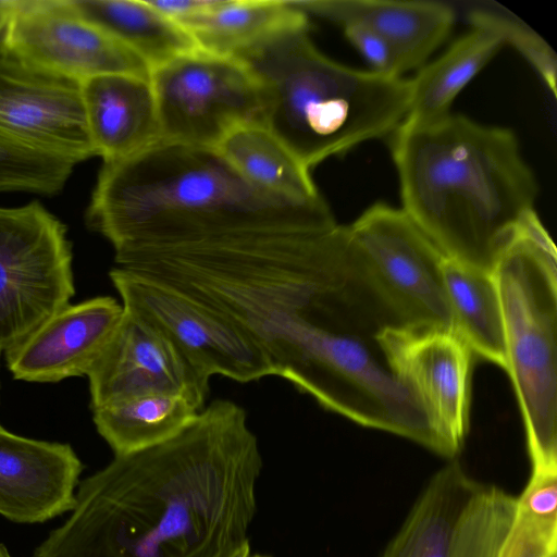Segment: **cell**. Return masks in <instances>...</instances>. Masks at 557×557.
<instances>
[{"mask_svg":"<svg viewBox=\"0 0 557 557\" xmlns=\"http://www.w3.org/2000/svg\"><path fill=\"white\" fill-rule=\"evenodd\" d=\"M123 315L122 302L111 296L70 304L4 354L7 368L32 383L87 376Z\"/></svg>","mask_w":557,"mask_h":557,"instance_id":"9a60e30c","label":"cell"},{"mask_svg":"<svg viewBox=\"0 0 557 557\" xmlns=\"http://www.w3.org/2000/svg\"><path fill=\"white\" fill-rule=\"evenodd\" d=\"M308 21L292 1L219 0L209 11L180 24L197 48L224 57H237L270 34Z\"/></svg>","mask_w":557,"mask_h":557,"instance_id":"603a6c76","label":"cell"},{"mask_svg":"<svg viewBox=\"0 0 557 557\" xmlns=\"http://www.w3.org/2000/svg\"><path fill=\"white\" fill-rule=\"evenodd\" d=\"M471 27L486 29L503 45L512 46L537 71L546 86L556 96L557 58L550 46L529 25L505 9L478 5L469 9Z\"/></svg>","mask_w":557,"mask_h":557,"instance_id":"d4e9b609","label":"cell"},{"mask_svg":"<svg viewBox=\"0 0 557 557\" xmlns=\"http://www.w3.org/2000/svg\"><path fill=\"white\" fill-rule=\"evenodd\" d=\"M503 46L493 33L471 27L410 79V101L404 121L428 124L451 113L450 106L458 94Z\"/></svg>","mask_w":557,"mask_h":557,"instance_id":"44dd1931","label":"cell"},{"mask_svg":"<svg viewBox=\"0 0 557 557\" xmlns=\"http://www.w3.org/2000/svg\"><path fill=\"white\" fill-rule=\"evenodd\" d=\"M249 557H270V556L257 554V555H252V556H249Z\"/></svg>","mask_w":557,"mask_h":557,"instance_id":"d6a6232c","label":"cell"},{"mask_svg":"<svg viewBox=\"0 0 557 557\" xmlns=\"http://www.w3.org/2000/svg\"><path fill=\"white\" fill-rule=\"evenodd\" d=\"M82 83L45 71L0 39V147L75 165L95 150Z\"/></svg>","mask_w":557,"mask_h":557,"instance_id":"7c38bea8","label":"cell"},{"mask_svg":"<svg viewBox=\"0 0 557 557\" xmlns=\"http://www.w3.org/2000/svg\"><path fill=\"white\" fill-rule=\"evenodd\" d=\"M75 10L137 53L152 70L196 49L191 36L148 1L71 0Z\"/></svg>","mask_w":557,"mask_h":557,"instance_id":"cb8c5ba5","label":"cell"},{"mask_svg":"<svg viewBox=\"0 0 557 557\" xmlns=\"http://www.w3.org/2000/svg\"><path fill=\"white\" fill-rule=\"evenodd\" d=\"M391 150L404 212L446 258L492 272L537 197L516 134L449 113L403 121Z\"/></svg>","mask_w":557,"mask_h":557,"instance_id":"7a4b0ae2","label":"cell"},{"mask_svg":"<svg viewBox=\"0 0 557 557\" xmlns=\"http://www.w3.org/2000/svg\"><path fill=\"white\" fill-rule=\"evenodd\" d=\"M499 557H557V552L534 546H503Z\"/></svg>","mask_w":557,"mask_h":557,"instance_id":"f1b7e54d","label":"cell"},{"mask_svg":"<svg viewBox=\"0 0 557 557\" xmlns=\"http://www.w3.org/2000/svg\"><path fill=\"white\" fill-rule=\"evenodd\" d=\"M3 40L27 62L78 83L107 74L150 78L137 53L82 16L71 0H13Z\"/></svg>","mask_w":557,"mask_h":557,"instance_id":"4fadbf2b","label":"cell"},{"mask_svg":"<svg viewBox=\"0 0 557 557\" xmlns=\"http://www.w3.org/2000/svg\"><path fill=\"white\" fill-rule=\"evenodd\" d=\"M0 557H11L9 550L2 543H0Z\"/></svg>","mask_w":557,"mask_h":557,"instance_id":"1f68e13d","label":"cell"},{"mask_svg":"<svg viewBox=\"0 0 557 557\" xmlns=\"http://www.w3.org/2000/svg\"><path fill=\"white\" fill-rule=\"evenodd\" d=\"M347 226L352 267L395 324L453 329L445 256L403 209L376 202Z\"/></svg>","mask_w":557,"mask_h":557,"instance_id":"8992f818","label":"cell"},{"mask_svg":"<svg viewBox=\"0 0 557 557\" xmlns=\"http://www.w3.org/2000/svg\"><path fill=\"white\" fill-rule=\"evenodd\" d=\"M81 85L89 137L103 163L131 158L162 139L150 78L107 74Z\"/></svg>","mask_w":557,"mask_h":557,"instance_id":"ac0fdd59","label":"cell"},{"mask_svg":"<svg viewBox=\"0 0 557 557\" xmlns=\"http://www.w3.org/2000/svg\"><path fill=\"white\" fill-rule=\"evenodd\" d=\"M308 21L281 28L237 57L257 78L263 124L310 170L391 136L406 119L410 79L357 70L324 55Z\"/></svg>","mask_w":557,"mask_h":557,"instance_id":"277c9868","label":"cell"},{"mask_svg":"<svg viewBox=\"0 0 557 557\" xmlns=\"http://www.w3.org/2000/svg\"><path fill=\"white\" fill-rule=\"evenodd\" d=\"M161 138L215 149L234 127L263 123L261 88L237 58L199 48L151 70Z\"/></svg>","mask_w":557,"mask_h":557,"instance_id":"ba28073f","label":"cell"},{"mask_svg":"<svg viewBox=\"0 0 557 557\" xmlns=\"http://www.w3.org/2000/svg\"><path fill=\"white\" fill-rule=\"evenodd\" d=\"M13 0H0V39L3 36L4 27L9 13L11 11Z\"/></svg>","mask_w":557,"mask_h":557,"instance_id":"f546056e","label":"cell"},{"mask_svg":"<svg viewBox=\"0 0 557 557\" xmlns=\"http://www.w3.org/2000/svg\"><path fill=\"white\" fill-rule=\"evenodd\" d=\"M442 272L453 329L474 355L505 370L504 323L492 272L446 257Z\"/></svg>","mask_w":557,"mask_h":557,"instance_id":"7402d4cb","label":"cell"},{"mask_svg":"<svg viewBox=\"0 0 557 557\" xmlns=\"http://www.w3.org/2000/svg\"><path fill=\"white\" fill-rule=\"evenodd\" d=\"M214 150L246 182L265 194L295 203L324 200L310 170L261 122L234 127Z\"/></svg>","mask_w":557,"mask_h":557,"instance_id":"d6986e66","label":"cell"},{"mask_svg":"<svg viewBox=\"0 0 557 557\" xmlns=\"http://www.w3.org/2000/svg\"><path fill=\"white\" fill-rule=\"evenodd\" d=\"M492 274L505 371L519 404L531 472L557 473V253L534 210L499 252Z\"/></svg>","mask_w":557,"mask_h":557,"instance_id":"5b68a950","label":"cell"},{"mask_svg":"<svg viewBox=\"0 0 557 557\" xmlns=\"http://www.w3.org/2000/svg\"><path fill=\"white\" fill-rule=\"evenodd\" d=\"M84 465L66 443L28 438L0 424V515L42 523L72 510Z\"/></svg>","mask_w":557,"mask_h":557,"instance_id":"2e32d148","label":"cell"},{"mask_svg":"<svg viewBox=\"0 0 557 557\" xmlns=\"http://www.w3.org/2000/svg\"><path fill=\"white\" fill-rule=\"evenodd\" d=\"M67 228L41 203L0 207V357L75 294Z\"/></svg>","mask_w":557,"mask_h":557,"instance_id":"52a82bcc","label":"cell"},{"mask_svg":"<svg viewBox=\"0 0 557 557\" xmlns=\"http://www.w3.org/2000/svg\"><path fill=\"white\" fill-rule=\"evenodd\" d=\"M200 410L184 395L153 392L134 395L91 411L99 435L114 456H123L172 438Z\"/></svg>","mask_w":557,"mask_h":557,"instance_id":"ffe728a7","label":"cell"},{"mask_svg":"<svg viewBox=\"0 0 557 557\" xmlns=\"http://www.w3.org/2000/svg\"><path fill=\"white\" fill-rule=\"evenodd\" d=\"M304 13L341 26L359 24L383 37L393 48L401 75L422 67L449 35L454 9L438 1L307 0L292 1Z\"/></svg>","mask_w":557,"mask_h":557,"instance_id":"e0dca14e","label":"cell"},{"mask_svg":"<svg viewBox=\"0 0 557 557\" xmlns=\"http://www.w3.org/2000/svg\"><path fill=\"white\" fill-rule=\"evenodd\" d=\"M125 311L168 336L209 379L248 383L274 375L259 346L236 323L174 287L114 267L109 272Z\"/></svg>","mask_w":557,"mask_h":557,"instance_id":"30bf717a","label":"cell"},{"mask_svg":"<svg viewBox=\"0 0 557 557\" xmlns=\"http://www.w3.org/2000/svg\"><path fill=\"white\" fill-rule=\"evenodd\" d=\"M332 227L325 200L295 203L246 182L214 149L160 139L131 158L103 163L87 226L114 252L272 224Z\"/></svg>","mask_w":557,"mask_h":557,"instance_id":"3957f363","label":"cell"},{"mask_svg":"<svg viewBox=\"0 0 557 557\" xmlns=\"http://www.w3.org/2000/svg\"><path fill=\"white\" fill-rule=\"evenodd\" d=\"M387 364L422 409L435 454L455 460L468 431L474 352L451 327L391 324L377 335Z\"/></svg>","mask_w":557,"mask_h":557,"instance_id":"8fae6325","label":"cell"},{"mask_svg":"<svg viewBox=\"0 0 557 557\" xmlns=\"http://www.w3.org/2000/svg\"><path fill=\"white\" fill-rule=\"evenodd\" d=\"M73 168L59 160L0 147V193L55 195L63 188Z\"/></svg>","mask_w":557,"mask_h":557,"instance_id":"484cf974","label":"cell"},{"mask_svg":"<svg viewBox=\"0 0 557 557\" xmlns=\"http://www.w3.org/2000/svg\"><path fill=\"white\" fill-rule=\"evenodd\" d=\"M262 465L246 410L214 399L172 438L79 481L32 557H231L249 542Z\"/></svg>","mask_w":557,"mask_h":557,"instance_id":"6da1fadb","label":"cell"},{"mask_svg":"<svg viewBox=\"0 0 557 557\" xmlns=\"http://www.w3.org/2000/svg\"><path fill=\"white\" fill-rule=\"evenodd\" d=\"M151 7L176 23L214 8L219 0H158Z\"/></svg>","mask_w":557,"mask_h":557,"instance_id":"83f0119b","label":"cell"},{"mask_svg":"<svg viewBox=\"0 0 557 557\" xmlns=\"http://www.w3.org/2000/svg\"><path fill=\"white\" fill-rule=\"evenodd\" d=\"M90 409L145 393H174L199 409L209 377L161 331L125 311L114 335L87 375Z\"/></svg>","mask_w":557,"mask_h":557,"instance_id":"5bb4252c","label":"cell"},{"mask_svg":"<svg viewBox=\"0 0 557 557\" xmlns=\"http://www.w3.org/2000/svg\"><path fill=\"white\" fill-rule=\"evenodd\" d=\"M515 512V496L450 460L428 482L381 557H499Z\"/></svg>","mask_w":557,"mask_h":557,"instance_id":"9c48e42d","label":"cell"},{"mask_svg":"<svg viewBox=\"0 0 557 557\" xmlns=\"http://www.w3.org/2000/svg\"><path fill=\"white\" fill-rule=\"evenodd\" d=\"M249 556H250V544H249V542H247L242 547H239L231 557H249Z\"/></svg>","mask_w":557,"mask_h":557,"instance_id":"4dcf8cb0","label":"cell"},{"mask_svg":"<svg viewBox=\"0 0 557 557\" xmlns=\"http://www.w3.org/2000/svg\"><path fill=\"white\" fill-rule=\"evenodd\" d=\"M348 41L362 55L370 71L384 76H403L393 48L375 32L359 24L342 25Z\"/></svg>","mask_w":557,"mask_h":557,"instance_id":"4316f807","label":"cell"}]
</instances>
